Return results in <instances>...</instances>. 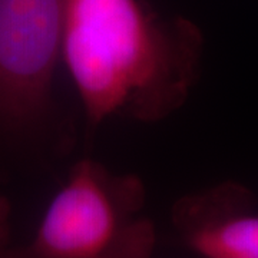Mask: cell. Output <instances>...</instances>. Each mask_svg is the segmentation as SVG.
Returning <instances> with one entry per match:
<instances>
[{
  "label": "cell",
  "instance_id": "5",
  "mask_svg": "<svg viewBox=\"0 0 258 258\" xmlns=\"http://www.w3.org/2000/svg\"><path fill=\"white\" fill-rule=\"evenodd\" d=\"M10 208L9 200L0 194V257L9 248L10 241Z\"/></svg>",
  "mask_w": 258,
  "mask_h": 258
},
{
  "label": "cell",
  "instance_id": "4",
  "mask_svg": "<svg viewBox=\"0 0 258 258\" xmlns=\"http://www.w3.org/2000/svg\"><path fill=\"white\" fill-rule=\"evenodd\" d=\"M172 225L185 247L201 258H258L255 197L225 181L179 198Z\"/></svg>",
  "mask_w": 258,
  "mask_h": 258
},
{
  "label": "cell",
  "instance_id": "1",
  "mask_svg": "<svg viewBox=\"0 0 258 258\" xmlns=\"http://www.w3.org/2000/svg\"><path fill=\"white\" fill-rule=\"evenodd\" d=\"M204 36L191 20L144 0H66L62 64L93 131L115 116L159 122L200 76Z\"/></svg>",
  "mask_w": 258,
  "mask_h": 258
},
{
  "label": "cell",
  "instance_id": "3",
  "mask_svg": "<svg viewBox=\"0 0 258 258\" xmlns=\"http://www.w3.org/2000/svg\"><path fill=\"white\" fill-rule=\"evenodd\" d=\"M66 0H0V123L39 131L56 118Z\"/></svg>",
  "mask_w": 258,
  "mask_h": 258
},
{
  "label": "cell",
  "instance_id": "2",
  "mask_svg": "<svg viewBox=\"0 0 258 258\" xmlns=\"http://www.w3.org/2000/svg\"><path fill=\"white\" fill-rule=\"evenodd\" d=\"M145 186L92 158L75 164L28 244L0 258H118L155 232L142 215Z\"/></svg>",
  "mask_w": 258,
  "mask_h": 258
}]
</instances>
